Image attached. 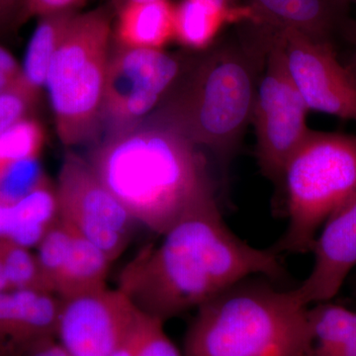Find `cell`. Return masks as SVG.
Here are the masks:
<instances>
[{"instance_id": "obj_8", "label": "cell", "mask_w": 356, "mask_h": 356, "mask_svg": "<svg viewBox=\"0 0 356 356\" xmlns=\"http://www.w3.org/2000/svg\"><path fill=\"white\" fill-rule=\"evenodd\" d=\"M196 58L120 46L109 58L103 118L119 127L149 116L177 88Z\"/></svg>"}, {"instance_id": "obj_24", "label": "cell", "mask_w": 356, "mask_h": 356, "mask_svg": "<svg viewBox=\"0 0 356 356\" xmlns=\"http://www.w3.org/2000/svg\"><path fill=\"white\" fill-rule=\"evenodd\" d=\"M39 158L22 159L0 177V199L15 202L33 191L44 177Z\"/></svg>"}, {"instance_id": "obj_35", "label": "cell", "mask_w": 356, "mask_h": 356, "mask_svg": "<svg viewBox=\"0 0 356 356\" xmlns=\"http://www.w3.org/2000/svg\"><path fill=\"white\" fill-rule=\"evenodd\" d=\"M202 1L219 7H231L236 6L235 0H202Z\"/></svg>"}, {"instance_id": "obj_16", "label": "cell", "mask_w": 356, "mask_h": 356, "mask_svg": "<svg viewBox=\"0 0 356 356\" xmlns=\"http://www.w3.org/2000/svg\"><path fill=\"white\" fill-rule=\"evenodd\" d=\"M247 21H255L248 4L219 7L202 0H181L175 9V39L191 50L206 51L225 26Z\"/></svg>"}, {"instance_id": "obj_7", "label": "cell", "mask_w": 356, "mask_h": 356, "mask_svg": "<svg viewBox=\"0 0 356 356\" xmlns=\"http://www.w3.org/2000/svg\"><path fill=\"white\" fill-rule=\"evenodd\" d=\"M309 111L288 70L280 30L273 27L252 115L257 163L273 184L282 185L288 161L310 133Z\"/></svg>"}, {"instance_id": "obj_15", "label": "cell", "mask_w": 356, "mask_h": 356, "mask_svg": "<svg viewBox=\"0 0 356 356\" xmlns=\"http://www.w3.org/2000/svg\"><path fill=\"white\" fill-rule=\"evenodd\" d=\"M255 21L293 29L309 38L336 47L337 35L348 36L353 22L334 0H248Z\"/></svg>"}, {"instance_id": "obj_34", "label": "cell", "mask_w": 356, "mask_h": 356, "mask_svg": "<svg viewBox=\"0 0 356 356\" xmlns=\"http://www.w3.org/2000/svg\"><path fill=\"white\" fill-rule=\"evenodd\" d=\"M10 290L8 282H7L6 273H4L3 266H2L1 259H0V293Z\"/></svg>"}, {"instance_id": "obj_29", "label": "cell", "mask_w": 356, "mask_h": 356, "mask_svg": "<svg viewBox=\"0 0 356 356\" xmlns=\"http://www.w3.org/2000/svg\"><path fill=\"white\" fill-rule=\"evenodd\" d=\"M13 231V202L0 199V241L10 240Z\"/></svg>"}, {"instance_id": "obj_12", "label": "cell", "mask_w": 356, "mask_h": 356, "mask_svg": "<svg viewBox=\"0 0 356 356\" xmlns=\"http://www.w3.org/2000/svg\"><path fill=\"white\" fill-rule=\"evenodd\" d=\"M36 254L47 288L60 299L107 286L113 262L60 219L39 243Z\"/></svg>"}, {"instance_id": "obj_17", "label": "cell", "mask_w": 356, "mask_h": 356, "mask_svg": "<svg viewBox=\"0 0 356 356\" xmlns=\"http://www.w3.org/2000/svg\"><path fill=\"white\" fill-rule=\"evenodd\" d=\"M175 9L168 0L132 4L118 13L116 37L120 46L163 50L175 39Z\"/></svg>"}, {"instance_id": "obj_21", "label": "cell", "mask_w": 356, "mask_h": 356, "mask_svg": "<svg viewBox=\"0 0 356 356\" xmlns=\"http://www.w3.org/2000/svg\"><path fill=\"white\" fill-rule=\"evenodd\" d=\"M165 322L138 310L111 356H184L168 337Z\"/></svg>"}, {"instance_id": "obj_11", "label": "cell", "mask_w": 356, "mask_h": 356, "mask_svg": "<svg viewBox=\"0 0 356 356\" xmlns=\"http://www.w3.org/2000/svg\"><path fill=\"white\" fill-rule=\"evenodd\" d=\"M137 312L118 288L60 299L56 339L70 356H111Z\"/></svg>"}, {"instance_id": "obj_30", "label": "cell", "mask_w": 356, "mask_h": 356, "mask_svg": "<svg viewBox=\"0 0 356 356\" xmlns=\"http://www.w3.org/2000/svg\"><path fill=\"white\" fill-rule=\"evenodd\" d=\"M346 39H348V41L350 42L351 51L348 62L344 63V65H346V69L348 70V72H350L351 76L356 81V23H353V25H351Z\"/></svg>"}, {"instance_id": "obj_23", "label": "cell", "mask_w": 356, "mask_h": 356, "mask_svg": "<svg viewBox=\"0 0 356 356\" xmlns=\"http://www.w3.org/2000/svg\"><path fill=\"white\" fill-rule=\"evenodd\" d=\"M0 259L10 289L49 291L36 252L31 248L0 241Z\"/></svg>"}, {"instance_id": "obj_9", "label": "cell", "mask_w": 356, "mask_h": 356, "mask_svg": "<svg viewBox=\"0 0 356 356\" xmlns=\"http://www.w3.org/2000/svg\"><path fill=\"white\" fill-rule=\"evenodd\" d=\"M56 188L60 219L102 248L110 261H116L127 248L137 222L102 184L88 159L74 152L65 154Z\"/></svg>"}, {"instance_id": "obj_1", "label": "cell", "mask_w": 356, "mask_h": 356, "mask_svg": "<svg viewBox=\"0 0 356 356\" xmlns=\"http://www.w3.org/2000/svg\"><path fill=\"white\" fill-rule=\"evenodd\" d=\"M122 269L117 288L138 310L165 322L252 277L285 276L274 248L252 247L222 220L214 194Z\"/></svg>"}, {"instance_id": "obj_14", "label": "cell", "mask_w": 356, "mask_h": 356, "mask_svg": "<svg viewBox=\"0 0 356 356\" xmlns=\"http://www.w3.org/2000/svg\"><path fill=\"white\" fill-rule=\"evenodd\" d=\"M60 298L41 290L0 293V355L37 339L56 337Z\"/></svg>"}, {"instance_id": "obj_2", "label": "cell", "mask_w": 356, "mask_h": 356, "mask_svg": "<svg viewBox=\"0 0 356 356\" xmlns=\"http://www.w3.org/2000/svg\"><path fill=\"white\" fill-rule=\"evenodd\" d=\"M88 161L134 221L161 236L214 194L198 147L154 111L112 128Z\"/></svg>"}, {"instance_id": "obj_20", "label": "cell", "mask_w": 356, "mask_h": 356, "mask_svg": "<svg viewBox=\"0 0 356 356\" xmlns=\"http://www.w3.org/2000/svg\"><path fill=\"white\" fill-rule=\"evenodd\" d=\"M310 356H356V313L330 301L309 309Z\"/></svg>"}, {"instance_id": "obj_36", "label": "cell", "mask_w": 356, "mask_h": 356, "mask_svg": "<svg viewBox=\"0 0 356 356\" xmlns=\"http://www.w3.org/2000/svg\"><path fill=\"white\" fill-rule=\"evenodd\" d=\"M1 356H7V355H1Z\"/></svg>"}, {"instance_id": "obj_6", "label": "cell", "mask_w": 356, "mask_h": 356, "mask_svg": "<svg viewBox=\"0 0 356 356\" xmlns=\"http://www.w3.org/2000/svg\"><path fill=\"white\" fill-rule=\"evenodd\" d=\"M110 36L106 10L76 14L51 60L46 86L65 146L92 139L102 121Z\"/></svg>"}, {"instance_id": "obj_3", "label": "cell", "mask_w": 356, "mask_h": 356, "mask_svg": "<svg viewBox=\"0 0 356 356\" xmlns=\"http://www.w3.org/2000/svg\"><path fill=\"white\" fill-rule=\"evenodd\" d=\"M273 35V26L259 21L238 24L231 38L198 56L154 111L196 146L208 149L222 170L228 168L252 124L257 86Z\"/></svg>"}, {"instance_id": "obj_19", "label": "cell", "mask_w": 356, "mask_h": 356, "mask_svg": "<svg viewBox=\"0 0 356 356\" xmlns=\"http://www.w3.org/2000/svg\"><path fill=\"white\" fill-rule=\"evenodd\" d=\"M13 211L14 231L8 242L34 250L60 220L56 184L44 175L33 191L13 202Z\"/></svg>"}, {"instance_id": "obj_27", "label": "cell", "mask_w": 356, "mask_h": 356, "mask_svg": "<svg viewBox=\"0 0 356 356\" xmlns=\"http://www.w3.org/2000/svg\"><path fill=\"white\" fill-rule=\"evenodd\" d=\"M7 356H70L58 343L56 337H44L37 339L24 346H20L17 350L13 351ZM1 356V355H0Z\"/></svg>"}, {"instance_id": "obj_28", "label": "cell", "mask_w": 356, "mask_h": 356, "mask_svg": "<svg viewBox=\"0 0 356 356\" xmlns=\"http://www.w3.org/2000/svg\"><path fill=\"white\" fill-rule=\"evenodd\" d=\"M20 79L21 70L15 58L0 47V92L17 88Z\"/></svg>"}, {"instance_id": "obj_18", "label": "cell", "mask_w": 356, "mask_h": 356, "mask_svg": "<svg viewBox=\"0 0 356 356\" xmlns=\"http://www.w3.org/2000/svg\"><path fill=\"white\" fill-rule=\"evenodd\" d=\"M76 16V11L44 16L40 18L33 33L21 70L20 86L35 103L38 102L42 88L46 86L54 56Z\"/></svg>"}, {"instance_id": "obj_4", "label": "cell", "mask_w": 356, "mask_h": 356, "mask_svg": "<svg viewBox=\"0 0 356 356\" xmlns=\"http://www.w3.org/2000/svg\"><path fill=\"white\" fill-rule=\"evenodd\" d=\"M248 280L199 307L184 356H310V306L295 288Z\"/></svg>"}, {"instance_id": "obj_31", "label": "cell", "mask_w": 356, "mask_h": 356, "mask_svg": "<svg viewBox=\"0 0 356 356\" xmlns=\"http://www.w3.org/2000/svg\"><path fill=\"white\" fill-rule=\"evenodd\" d=\"M21 0H0V18H6L9 15Z\"/></svg>"}, {"instance_id": "obj_32", "label": "cell", "mask_w": 356, "mask_h": 356, "mask_svg": "<svg viewBox=\"0 0 356 356\" xmlns=\"http://www.w3.org/2000/svg\"><path fill=\"white\" fill-rule=\"evenodd\" d=\"M153 1H159V0H112V3L116 9V13H118L122 9L132 6V4L147 3V2Z\"/></svg>"}, {"instance_id": "obj_22", "label": "cell", "mask_w": 356, "mask_h": 356, "mask_svg": "<svg viewBox=\"0 0 356 356\" xmlns=\"http://www.w3.org/2000/svg\"><path fill=\"white\" fill-rule=\"evenodd\" d=\"M44 140L41 124L28 116L0 133V177L16 161L39 158Z\"/></svg>"}, {"instance_id": "obj_33", "label": "cell", "mask_w": 356, "mask_h": 356, "mask_svg": "<svg viewBox=\"0 0 356 356\" xmlns=\"http://www.w3.org/2000/svg\"><path fill=\"white\" fill-rule=\"evenodd\" d=\"M334 1L341 10L346 13H348L350 7H356V0H334Z\"/></svg>"}, {"instance_id": "obj_10", "label": "cell", "mask_w": 356, "mask_h": 356, "mask_svg": "<svg viewBox=\"0 0 356 356\" xmlns=\"http://www.w3.org/2000/svg\"><path fill=\"white\" fill-rule=\"evenodd\" d=\"M280 30L290 76L312 111L356 123V81L336 47L293 29Z\"/></svg>"}, {"instance_id": "obj_26", "label": "cell", "mask_w": 356, "mask_h": 356, "mask_svg": "<svg viewBox=\"0 0 356 356\" xmlns=\"http://www.w3.org/2000/svg\"><path fill=\"white\" fill-rule=\"evenodd\" d=\"M25 13L28 16L53 15L65 11H76L77 7L83 6L86 0H22Z\"/></svg>"}, {"instance_id": "obj_5", "label": "cell", "mask_w": 356, "mask_h": 356, "mask_svg": "<svg viewBox=\"0 0 356 356\" xmlns=\"http://www.w3.org/2000/svg\"><path fill=\"white\" fill-rule=\"evenodd\" d=\"M288 226L274 250H313L318 232L356 191V135L311 130L283 175Z\"/></svg>"}, {"instance_id": "obj_13", "label": "cell", "mask_w": 356, "mask_h": 356, "mask_svg": "<svg viewBox=\"0 0 356 356\" xmlns=\"http://www.w3.org/2000/svg\"><path fill=\"white\" fill-rule=\"evenodd\" d=\"M312 252L311 273L295 288L307 306L331 301L356 267V191L325 221Z\"/></svg>"}, {"instance_id": "obj_25", "label": "cell", "mask_w": 356, "mask_h": 356, "mask_svg": "<svg viewBox=\"0 0 356 356\" xmlns=\"http://www.w3.org/2000/svg\"><path fill=\"white\" fill-rule=\"evenodd\" d=\"M33 104L19 89L0 92V133L27 117Z\"/></svg>"}]
</instances>
